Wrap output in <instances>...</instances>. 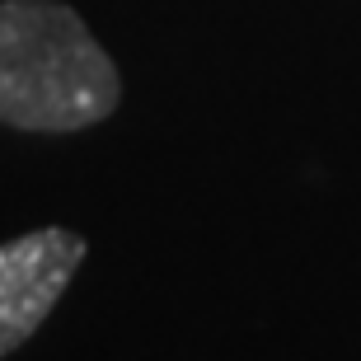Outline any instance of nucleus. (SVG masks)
I'll return each instance as SVG.
<instances>
[{
    "label": "nucleus",
    "mask_w": 361,
    "mask_h": 361,
    "mask_svg": "<svg viewBox=\"0 0 361 361\" xmlns=\"http://www.w3.org/2000/svg\"><path fill=\"white\" fill-rule=\"evenodd\" d=\"M122 75L61 0H0V122L19 132H85L113 118Z\"/></svg>",
    "instance_id": "nucleus-1"
},
{
    "label": "nucleus",
    "mask_w": 361,
    "mask_h": 361,
    "mask_svg": "<svg viewBox=\"0 0 361 361\" xmlns=\"http://www.w3.org/2000/svg\"><path fill=\"white\" fill-rule=\"evenodd\" d=\"M90 244L66 226H42L33 235L0 244V357L24 348L42 329L52 305L75 281Z\"/></svg>",
    "instance_id": "nucleus-2"
}]
</instances>
